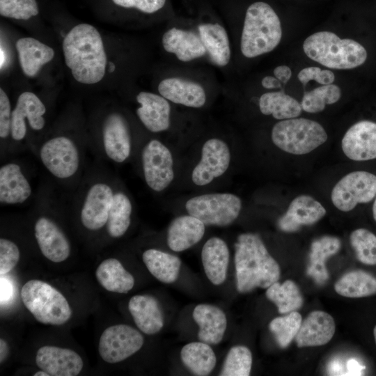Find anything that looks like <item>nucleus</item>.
<instances>
[{
	"label": "nucleus",
	"instance_id": "nucleus-1",
	"mask_svg": "<svg viewBox=\"0 0 376 376\" xmlns=\"http://www.w3.org/2000/svg\"><path fill=\"white\" fill-rule=\"evenodd\" d=\"M63 51L66 65L76 81L99 82L104 76L107 55L98 31L88 24L74 26L65 36Z\"/></svg>",
	"mask_w": 376,
	"mask_h": 376
},
{
	"label": "nucleus",
	"instance_id": "nucleus-2",
	"mask_svg": "<svg viewBox=\"0 0 376 376\" xmlns=\"http://www.w3.org/2000/svg\"><path fill=\"white\" fill-rule=\"evenodd\" d=\"M237 290L249 292L256 288H267L281 275L278 263L269 254L260 236L243 233L235 244Z\"/></svg>",
	"mask_w": 376,
	"mask_h": 376
},
{
	"label": "nucleus",
	"instance_id": "nucleus-3",
	"mask_svg": "<svg viewBox=\"0 0 376 376\" xmlns=\"http://www.w3.org/2000/svg\"><path fill=\"white\" fill-rule=\"evenodd\" d=\"M281 36L279 17L268 3L257 1L248 7L240 42L245 57L254 58L272 52L279 44Z\"/></svg>",
	"mask_w": 376,
	"mask_h": 376
},
{
	"label": "nucleus",
	"instance_id": "nucleus-4",
	"mask_svg": "<svg viewBox=\"0 0 376 376\" xmlns=\"http://www.w3.org/2000/svg\"><path fill=\"white\" fill-rule=\"evenodd\" d=\"M311 59L331 69H352L361 65L367 58L366 49L358 42L340 39L330 31H320L308 36L303 44Z\"/></svg>",
	"mask_w": 376,
	"mask_h": 376
},
{
	"label": "nucleus",
	"instance_id": "nucleus-5",
	"mask_svg": "<svg viewBox=\"0 0 376 376\" xmlns=\"http://www.w3.org/2000/svg\"><path fill=\"white\" fill-rule=\"evenodd\" d=\"M25 307L40 323L61 325L69 320L72 311L66 298L58 290L40 280L32 279L22 288Z\"/></svg>",
	"mask_w": 376,
	"mask_h": 376
},
{
	"label": "nucleus",
	"instance_id": "nucleus-6",
	"mask_svg": "<svg viewBox=\"0 0 376 376\" xmlns=\"http://www.w3.org/2000/svg\"><path fill=\"white\" fill-rule=\"evenodd\" d=\"M327 139L323 127L306 118H290L274 125L272 140L281 150L293 155H304L313 151Z\"/></svg>",
	"mask_w": 376,
	"mask_h": 376
},
{
	"label": "nucleus",
	"instance_id": "nucleus-7",
	"mask_svg": "<svg viewBox=\"0 0 376 376\" xmlns=\"http://www.w3.org/2000/svg\"><path fill=\"white\" fill-rule=\"evenodd\" d=\"M185 207L189 214L205 225L226 226L238 217L242 201L230 193L206 194L190 198Z\"/></svg>",
	"mask_w": 376,
	"mask_h": 376
},
{
	"label": "nucleus",
	"instance_id": "nucleus-8",
	"mask_svg": "<svg viewBox=\"0 0 376 376\" xmlns=\"http://www.w3.org/2000/svg\"><path fill=\"white\" fill-rule=\"evenodd\" d=\"M376 196V175L356 171L343 177L334 187L331 198L340 211L349 212L358 204L367 203Z\"/></svg>",
	"mask_w": 376,
	"mask_h": 376
},
{
	"label": "nucleus",
	"instance_id": "nucleus-9",
	"mask_svg": "<svg viewBox=\"0 0 376 376\" xmlns=\"http://www.w3.org/2000/svg\"><path fill=\"white\" fill-rule=\"evenodd\" d=\"M143 345V337L134 328L123 324L107 327L102 334L98 351L101 358L109 363L120 362L139 351Z\"/></svg>",
	"mask_w": 376,
	"mask_h": 376
},
{
	"label": "nucleus",
	"instance_id": "nucleus-10",
	"mask_svg": "<svg viewBox=\"0 0 376 376\" xmlns=\"http://www.w3.org/2000/svg\"><path fill=\"white\" fill-rule=\"evenodd\" d=\"M42 163L48 171L59 179L73 176L79 167V154L68 137L56 136L47 141L40 150Z\"/></svg>",
	"mask_w": 376,
	"mask_h": 376
},
{
	"label": "nucleus",
	"instance_id": "nucleus-11",
	"mask_svg": "<svg viewBox=\"0 0 376 376\" xmlns=\"http://www.w3.org/2000/svg\"><path fill=\"white\" fill-rule=\"evenodd\" d=\"M141 160L148 186L155 191L165 189L174 178L173 157L167 147L158 140L150 141L143 148Z\"/></svg>",
	"mask_w": 376,
	"mask_h": 376
},
{
	"label": "nucleus",
	"instance_id": "nucleus-12",
	"mask_svg": "<svg viewBox=\"0 0 376 376\" xmlns=\"http://www.w3.org/2000/svg\"><path fill=\"white\" fill-rule=\"evenodd\" d=\"M230 153L228 145L219 139H210L203 146L201 159L192 171L191 179L198 186L210 183L228 169Z\"/></svg>",
	"mask_w": 376,
	"mask_h": 376
},
{
	"label": "nucleus",
	"instance_id": "nucleus-13",
	"mask_svg": "<svg viewBox=\"0 0 376 376\" xmlns=\"http://www.w3.org/2000/svg\"><path fill=\"white\" fill-rule=\"evenodd\" d=\"M342 150L347 157L357 161L376 159V123L361 120L351 126L341 142Z\"/></svg>",
	"mask_w": 376,
	"mask_h": 376
},
{
	"label": "nucleus",
	"instance_id": "nucleus-14",
	"mask_svg": "<svg viewBox=\"0 0 376 376\" xmlns=\"http://www.w3.org/2000/svg\"><path fill=\"white\" fill-rule=\"evenodd\" d=\"M46 107L40 98L32 92H24L17 98L16 105L12 111L11 130L12 138L19 141L26 134L25 118L30 127L36 131L42 130L45 123L43 117Z\"/></svg>",
	"mask_w": 376,
	"mask_h": 376
},
{
	"label": "nucleus",
	"instance_id": "nucleus-15",
	"mask_svg": "<svg viewBox=\"0 0 376 376\" xmlns=\"http://www.w3.org/2000/svg\"><path fill=\"white\" fill-rule=\"evenodd\" d=\"M114 193L104 182H97L88 189L81 210L83 226L90 230H97L107 224Z\"/></svg>",
	"mask_w": 376,
	"mask_h": 376
},
{
	"label": "nucleus",
	"instance_id": "nucleus-16",
	"mask_svg": "<svg viewBox=\"0 0 376 376\" xmlns=\"http://www.w3.org/2000/svg\"><path fill=\"white\" fill-rule=\"evenodd\" d=\"M36 362L41 370L51 376H76L84 366L81 357L76 352L51 345L38 349Z\"/></svg>",
	"mask_w": 376,
	"mask_h": 376
},
{
	"label": "nucleus",
	"instance_id": "nucleus-17",
	"mask_svg": "<svg viewBox=\"0 0 376 376\" xmlns=\"http://www.w3.org/2000/svg\"><path fill=\"white\" fill-rule=\"evenodd\" d=\"M104 152L111 160L121 163L131 152V136L127 120L120 113L108 115L102 125Z\"/></svg>",
	"mask_w": 376,
	"mask_h": 376
},
{
	"label": "nucleus",
	"instance_id": "nucleus-18",
	"mask_svg": "<svg viewBox=\"0 0 376 376\" xmlns=\"http://www.w3.org/2000/svg\"><path fill=\"white\" fill-rule=\"evenodd\" d=\"M34 233L42 255L54 263L65 260L70 254V242L58 226L46 217L38 218Z\"/></svg>",
	"mask_w": 376,
	"mask_h": 376
},
{
	"label": "nucleus",
	"instance_id": "nucleus-19",
	"mask_svg": "<svg viewBox=\"0 0 376 376\" xmlns=\"http://www.w3.org/2000/svg\"><path fill=\"white\" fill-rule=\"evenodd\" d=\"M326 214L322 205L308 195L294 198L286 212L278 220V227L286 233H294L303 226L312 225Z\"/></svg>",
	"mask_w": 376,
	"mask_h": 376
},
{
	"label": "nucleus",
	"instance_id": "nucleus-20",
	"mask_svg": "<svg viewBox=\"0 0 376 376\" xmlns=\"http://www.w3.org/2000/svg\"><path fill=\"white\" fill-rule=\"evenodd\" d=\"M140 107L136 114L143 125L152 132L166 130L170 126L171 107L161 95L141 91L136 95Z\"/></svg>",
	"mask_w": 376,
	"mask_h": 376
},
{
	"label": "nucleus",
	"instance_id": "nucleus-21",
	"mask_svg": "<svg viewBox=\"0 0 376 376\" xmlns=\"http://www.w3.org/2000/svg\"><path fill=\"white\" fill-rule=\"evenodd\" d=\"M333 317L322 311H314L301 322L295 336L299 347L320 346L327 344L335 333Z\"/></svg>",
	"mask_w": 376,
	"mask_h": 376
},
{
	"label": "nucleus",
	"instance_id": "nucleus-22",
	"mask_svg": "<svg viewBox=\"0 0 376 376\" xmlns=\"http://www.w3.org/2000/svg\"><path fill=\"white\" fill-rule=\"evenodd\" d=\"M159 94L175 104L200 108L206 102L202 86L196 82L180 77H169L158 85Z\"/></svg>",
	"mask_w": 376,
	"mask_h": 376
},
{
	"label": "nucleus",
	"instance_id": "nucleus-23",
	"mask_svg": "<svg viewBox=\"0 0 376 376\" xmlns=\"http://www.w3.org/2000/svg\"><path fill=\"white\" fill-rule=\"evenodd\" d=\"M165 51L175 55L182 62H189L206 54L199 36L196 33L173 27L166 31L162 40Z\"/></svg>",
	"mask_w": 376,
	"mask_h": 376
},
{
	"label": "nucleus",
	"instance_id": "nucleus-24",
	"mask_svg": "<svg viewBox=\"0 0 376 376\" xmlns=\"http://www.w3.org/2000/svg\"><path fill=\"white\" fill-rule=\"evenodd\" d=\"M128 308L137 327L152 335L164 326V315L158 301L152 296L138 295L129 301Z\"/></svg>",
	"mask_w": 376,
	"mask_h": 376
},
{
	"label": "nucleus",
	"instance_id": "nucleus-25",
	"mask_svg": "<svg viewBox=\"0 0 376 376\" xmlns=\"http://www.w3.org/2000/svg\"><path fill=\"white\" fill-rule=\"evenodd\" d=\"M31 187L19 165L8 163L0 169V202L15 205L25 202L31 195Z\"/></svg>",
	"mask_w": 376,
	"mask_h": 376
},
{
	"label": "nucleus",
	"instance_id": "nucleus-26",
	"mask_svg": "<svg viewBox=\"0 0 376 376\" xmlns=\"http://www.w3.org/2000/svg\"><path fill=\"white\" fill-rule=\"evenodd\" d=\"M193 318L199 327L198 338L209 345L219 343L227 327L224 311L216 306L201 304L193 311Z\"/></svg>",
	"mask_w": 376,
	"mask_h": 376
},
{
	"label": "nucleus",
	"instance_id": "nucleus-27",
	"mask_svg": "<svg viewBox=\"0 0 376 376\" xmlns=\"http://www.w3.org/2000/svg\"><path fill=\"white\" fill-rule=\"evenodd\" d=\"M205 233V224L191 215L176 217L167 232L169 247L176 252L188 249L198 242Z\"/></svg>",
	"mask_w": 376,
	"mask_h": 376
},
{
	"label": "nucleus",
	"instance_id": "nucleus-28",
	"mask_svg": "<svg viewBox=\"0 0 376 376\" xmlns=\"http://www.w3.org/2000/svg\"><path fill=\"white\" fill-rule=\"evenodd\" d=\"M229 258L228 246L219 237H211L203 245L202 263L205 273L212 284L218 285L225 281Z\"/></svg>",
	"mask_w": 376,
	"mask_h": 376
},
{
	"label": "nucleus",
	"instance_id": "nucleus-29",
	"mask_svg": "<svg viewBox=\"0 0 376 376\" xmlns=\"http://www.w3.org/2000/svg\"><path fill=\"white\" fill-rule=\"evenodd\" d=\"M15 47L22 70L28 77L37 75L40 68L54 56L52 47L33 38H19Z\"/></svg>",
	"mask_w": 376,
	"mask_h": 376
},
{
	"label": "nucleus",
	"instance_id": "nucleus-30",
	"mask_svg": "<svg viewBox=\"0 0 376 376\" xmlns=\"http://www.w3.org/2000/svg\"><path fill=\"white\" fill-rule=\"evenodd\" d=\"M201 40L211 61L224 67L230 60L231 52L228 33L218 23H204L198 26Z\"/></svg>",
	"mask_w": 376,
	"mask_h": 376
},
{
	"label": "nucleus",
	"instance_id": "nucleus-31",
	"mask_svg": "<svg viewBox=\"0 0 376 376\" xmlns=\"http://www.w3.org/2000/svg\"><path fill=\"white\" fill-rule=\"evenodd\" d=\"M340 240L334 236L326 235L313 241L309 253V265L306 274L319 285L324 284L329 279L325 262L340 249Z\"/></svg>",
	"mask_w": 376,
	"mask_h": 376
},
{
	"label": "nucleus",
	"instance_id": "nucleus-32",
	"mask_svg": "<svg viewBox=\"0 0 376 376\" xmlns=\"http://www.w3.org/2000/svg\"><path fill=\"white\" fill-rule=\"evenodd\" d=\"M95 276L99 283L109 292L125 294L134 285L133 276L116 258L103 260L97 267Z\"/></svg>",
	"mask_w": 376,
	"mask_h": 376
},
{
	"label": "nucleus",
	"instance_id": "nucleus-33",
	"mask_svg": "<svg viewBox=\"0 0 376 376\" xmlns=\"http://www.w3.org/2000/svg\"><path fill=\"white\" fill-rule=\"evenodd\" d=\"M142 259L150 273L159 281L172 283L177 280L181 267L178 256L150 249L143 252Z\"/></svg>",
	"mask_w": 376,
	"mask_h": 376
},
{
	"label": "nucleus",
	"instance_id": "nucleus-34",
	"mask_svg": "<svg viewBox=\"0 0 376 376\" xmlns=\"http://www.w3.org/2000/svg\"><path fill=\"white\" fill-rule=\"evenodd\" d=\"M183 364L191 373L198 376L208 375L216 365V356L210 345L203 341L191 342L181 350Z\"/></svg>",
	"mask_w": 376,
	"mask_h": 376
},
{
	"label": "nucleus",
	"instance_id": "nucleus-35",
	"mask_svg": "<svg viewBox=\"0 0 376 376\" xmlns=\"http://www.w3.org/2000/svg\"><path fill=\"white\" fill-rule=\"evenodd\" d=\"M334 289L345 297H368L376 294V277L363 270L351 271L336 282Z\"/></svg>",
	"mask_w": 376,
	"mask_h": 376
},
{
	"label": "nucleus",
	"instance_id": "nucleus-36",
	"mask_svg": "<svg viewBox=\"0 0 376 376\" xmlns=\"http://www.w3.org/2000/svg\"><path fill=\"white\" fill-rule=\"evenodd\" d=\"M259 108L262 113L272 115L278 120L296 118L302 110L297 100L282 91L263 94L259 99Z\"/></svg>",
	"mask_w": 376,
	"mask_h": 376
},
{
	"label": "nucleus",
	"instance_id": "nucleus-37",
	"mask_svg": "<svg viewBox=\"0 0 376 376\" xmlns=\"http://www.w3.org/2000/svg\"><path fill=\"white\" fill-rule=\"evenodd\" d=\"M266 297L276 304L282 314L300 308L304 302L299 288L291 280H286L283 283H274L267 288Z\"/></svg>",
	"mask_w": 376,
	"mask_h": 376
},
{
	"label": "nucleus",
	"instance_id": "nucleus-38",
	"mask_svg": "<svg viewBox=\"0 0 376 376\" xmlns=\"http://www.w3.org/2000/svg\"><path fill=\"white\" fill-rule=\"evenodd\" d=\"M132 203L122 192L114 194L107 222V230L112 237H120L127 230L132 214Z\"/></svg>",
	"mask_w": 376,
	"mask_h": 376
},
{
	"label": "nucleus",
	"instance_id": "nucleus-39",
	"mask_svg": "<svg viewBox=\"0 0 376 376\" xmlns=\"http://www.w3.org/2000/svg\"><path fill=\"white\" fill-rule=\"evenodd\" d=\"M340 88L335 84L322 85L304 93L301 106L308 113L323 111L326 104H332L340 97Z\"/></svg>",
	"mask_w": 376,
	"mask_h": 376
},
{
	"label": "nucleus",
	"instance_id": "nucleus-40",
	"mask_svg": "<svg viewBox=\"0 0 376 376\" xmlns=\"http://www.w3.org/2000/svg\"><path fill=\"white\" fill-rule=\"evenodd\" d=\"M301 315L296 311L273 319L269 325L276 343L281 348L287 347L297 334L301 324Z\"/></svg>",
	"mask_w": 376,
	"mask_h": 376
},
{
	"label": "nucleus",
	"instance_id": "nucleus-41",
	"mask_svg": "<svg viewBox=\"0 0 376 376\" xmlns=\"http://www.w3.org/2000/svg\"><path fill=\"white\" fill-rule=\"evenodd\" d=\"M252 366V354L244 345H236L230 349L224 360L221 376H248Z\"/></svg>",
	"mask_w": 376,
	"mask_h": 376
},
{
	"label": "nucleus",
	"instance_id": "nucleus-42",
	"mask_svg": "<svg viewBox=\"0 0 376 376\" xmlns=\"http://www.w3.org/2000/svg\"><path fill=\"white\" fill-rule=\"evenodd\" d=\"M350 241L356 257L361 263L376 265V235L366 228L352 232Z\"/></svg>",
	"mask_w": 376,
	"mask_h": 376
},
{
	"label": "nucleus",
	"instance_id": "nucleus-43",
	"mask_svg": "<svg viewBox=\"0 0 376 376\" xmlns=\"http://www.w3.org/2000/svg\"><path fill=\"white\" fill-rule=\"evenodd\" d=\"M38 12L36 0H0V14L6 17L27 20Z\"/></svg>",
	"mask_w": 376,
	"mask_h": 376
},
{
	"label": "nucleus",
	"instance_id": "nucleus-44",
	"mask_svg": "<svg viewBox=\"0 0 376 376\" xmlns=\"http://www.w3.org/2000/svg\"><path fill=\"white\" fill-rule=\"evenodd\" d=\"M20 253L17 246L12 241L0 239V274H6L18 263Z\"/></svg>",
	"mask_w": 376,
	"mask_h": 376
},
{
	"label": "nucleus",
	"instance_id": "nucleus-45",
	"mask_svg": "<svg viewBox=\"0 0 376 376\" xmlns=\"http://www.w3.org/2000/svg\"><path fill=\"white\" fill-rule=\"evenodd\" d=\"M297 77L306 86L309 81L315 80L322 85L331 84L335 79L334 74L329 70H321L318 67H308L302 69Z\"/></svg>",
	"mask_w": 376,
	"mask_h": 376
},
{
	"label": "nucleus",
	"instance_id": "nucleus-46",
	"mask_svg": "<svg viewBox=\"0 0 376 376\" xmlns=\"http://www.w3.org/2000/svg\"><path fill=\"white\" fill-rule=\"evenodd\" d=\"M12 111L10 103L4 91L0 89V137L6 139L10 134Z\"/></svg>",
	"mask_w": 376,
	"mask_h": 376
},
{
	"label": "nucleus",
	"instance_id": "nucleus-47",
	"mask_svg": "<svg viewBox=\"0 0 376 376\" xmlns=\"http://www.w3.org/2000/svg\"><path fill=\"white\" fill-rule=\"evenodd\" d=\"M121 7L134 8L146 13H153L160 10L166 3V0H112Z\"/></svg>",
	"mask_w": 376,
	"mask_h": 376
},
{
	"label": "nucleus",
	"instance_id": "nucleus-48",
	"mask_svg": "<svg viewBox=\"0 0 376 376\" xmlns=\"http://www.w3.org/2000/svg\"><path fill=\"white\" fill-rule=\"evenodd\" d=\"M274 75L280 81L285 84L290 79L292 71L290 68L286 65H279L274 68Z\"/></svg>",
	"mask_w": 376,
	"mask_h": 376
},
{
	"label": "nucleus",
	"instance_id": "nucleus-49",
	"mask_svg": "<svg viewBox=\"0 0 376 376\" xmlns=\"http://www.w3.org/2000/svg\"><path fill=\"white\" fill-rule=\"evenodd\" d=\"M330 375H347L343 366L339 361H332L329 363L327 368Z\"/></svg>",
	"mask_w": 376,
	"mask_h": 376
},
{
	"label": "nucleus",
	"instance_id": "nucleus-50",
	"mask_svg": "<svg viewBox=\"0 0 376 376\" xmlns=\"http://www.w3.org/2000/svg\"><path fill=\"white\" fill-rule=\"evenodd\" d=\"M347 375H361L363 368L355 359H350L347 363Z\"/></svg>",
	"mask_w": 376,
	"mask_h": 376
},
{
	"label": "nucleus",
	"instance_id": "nucleus-51",
	"mask_svg": "<svg viewBox=\"0 0 376 376\" xmlns=\"http://www.w3.org/2000/svg\"><path fill=\"white\" fill-rule=\"evenodd\" d=\"M262 86L267 89L281 88L280 81L272 76H266L261 81Z\"/></svg>",
	"mask_w": 376,
	"mask_h": 376
},
{
	"label": "nucleus",
	"instance_id": "nucleus-52",
	"mask_svg": "<svg viewBox=\"0 0 376 376\" xmlns=\"http://www.w3.org/2000/svg\"><path fill=\"white\" fill-rule=\"evenodd\" d=\"M0 361L2 363L8 354V346L3 339L0 340Z\"/></svg>",
	"mask_w": 376,
	"mask_h": 376
},
{
	"label": "nucleus",
	"instance_id": "nucleus-53",
	"mask_svg": "<svg viewBox=\"0 0 376 376\" xmlns=\"http://www.w3.org/2000/svg\"><path fill=\"white\" fill-rule=\"evenodd\" d=\"M372 211H373V219L376 221V196L374 198V202H373V204Z\"/></svg>",
	"mask_w": 376,
	"mask_h": 376
},
{
	"label": "nucleus",
	"instance_id": "nucleus-54",
	"mask_svg": "<svg viewBox=\"0 0 376 376\" xmlns=\"http://www.w3.org/2000/svg\"><path fill=\"white\" fill-rule=\"evenodd\" d=\"M34 376H49L47 373L45 371L41 370L40 371L36 372L34 375Z\"/></svg>",
	"mask_w": 376,
	"mask_h": 376
},
{
	"label": "nucleus",
	"instance_id": "nucleus-55",
	"mask_svg": "<svg viewBox=\"0 0 376 376\" xmlns=\"http://www.w3.org/2000/svg\"><path fill=\"white\" fill-rule=\"evenodd\" d=\"M4 61H5V56H4V52L2 49V48H1V68H2L3 63H4Z\"/></svg>",
	"mask_w": 376,
	"mask_h": 376
},
{
	"label": "nucleus",
	"instance_id": "nucleus-56",
	"mask_svg": "<svg viewBox=\"0 0 376 376\" xmlns=\"http://www.w3.org/2000/svg\"><path fill=\"white\" fill-rule=\"evenodd\" d=\"M373 335H374V338H375V343H376V325H375V327H374V329H373Z\"/></svg>",
	"mask_w": 376,
	"mask_h": 376
},
{
	"label": "nucleus",
	"instance_id": "nucleus-57",
	"mask_svg": "<svg viewBox=\"0 0 376 376\" xmlns=\"http://www.w3.org/2000/svg\"><path fill=\"white\" fill-rule=\"evenodd\" d=\"M109 69L111 70L110 71H113V69H114V65H113V63H110V65H109Z\"/></svg>",
	"mask_w": 376,
	"mask_h": 376
}]
</instances>
